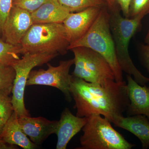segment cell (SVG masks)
<instances>
[{"label":"cell","mask_w":149,"mask_h":149,"mask_svg":"<svg viewBox=\"0 0 149 149\" xmlns=\"http://www.w3.org/2000/svg\"><path fill=\"white\" fill-rule=\"evenodd\" d=\"M141 50L143 61L149 72V44L143 45L141 47Z\"/></svg>","instance_id":"cell-25"},{"label":"cell","mask_w":149,"mask_h":149,"mask_svg":"<svg viewBox=\"0 0 149 149\" xmlns=\"http://www.w3.org/2000/svg\"><path fill=\"white\" fill-rule=\"evenodd\" d=\"M21 46L14 45L0 40V64L12 65L20 59Z\"/></svg>","instance_id":"cell-17"},{"label":"cell","mask_w":149,"mask_h":149,"mask_svg":"<svg viewBox=\"0 0 149 149\" xmlns=\"http://www.w3.org/2000/svg\"><path fill=\"white\" fill-rule=\"evenodd\" d=\"M5 123H6L2 119L0 118V133L1 132L2 130H3V128L5 124Z\"/></svg>","instance_id":"cell-27"},{"label":"cell","mask_w":149,"mask_h":149,"mask_svg":"<svg viewBox=\"0 0 149 149\" xmlns=\"http://www.w3.org/2000/svg\"><path fill=\"white\" fill-rule=\"evenodd\" d=\"M71 13L78 12L90 7L102 8L105 6L103 0H57Z\"/></svg>","instance_id":"cell-18"},{"label":"cell","mask_w":149,"mask_h":149,"mask_svg":"<svg viewBox=\"0 0 149 149\" xmlns=\"http://www.w3.org/2000/svg\"><path fill=\"white\" fill-rule=\"evenodd\" d=\"M74 59L61 61L58 66H52L47 63L48 69L32 70L26 83V86L40 85L51 86L57 88L63 93L68 102L72 100L70 87L72 77L70 70L74 64Z\"/></svg>","instance_id":"cell-8"},{"label":"cell","mask_w":149,"mask_h":149,"mask_svg":"<svg viewBox=\"0 0 149 149\" xmlns=\"http://www.w3.org/2000/svg\"><path fill=\"white\" fill-rule=\"evenodd\" d=\"M33 24L31 13L12 6L2 32L5 42L14 45H20Z\"/></svg>","instance_id":"cell-9"},{"label":"cell","mask_w":149,"mask_h":149,"mask_svg":"<svg viewBox=\"0 0 149 149\" xmlns=\"http://www.w3.org/2000/svg\"><path fill=\"white\" fill-rule=\"evenodd\" d=\"M48 0H13L12 6L27 11L30 13L37 9Z\"/></svg>","instance_id":"cell-22"},{"label":"cell","mask_w":149,"mask_h":149,"mask_svg":"<svg viewBox=\"0 0 149 149\" xmlns=\"http://www.w3.org/2000/svg\"><path fill=\"white\" fill-rule=\"evenodd\" d=\"M15 75V70L11 65L0 64V92L10 95Z\"/></svg>","instance_id":"cell-19"},{"label":"cell","mask_w":149,"mask_h":149,"mask_svg":"<svg viewBox=\"0 0 149 149\" xmlns=\"http://www.w3.org/2000/svg\"><path fill=\"white\" fill-rule=\"evenodd\" d=\"M14 112L12 97L7 93L0 92V118L6 123Z\"/></svg>","instance_id":"cell-21"},{"label":"cell","mask_w":149,"mask_h":149,"mask_svg":"<svg viewBox=\"0 0 149 149\" xmlns=\"http://www.w3.org/2000/svg\"><path fill=\"white\" fill-rule=\"evenodd\" d=\"M0 137L6 143L16 145L24 149H36L38 147L22 131L15 112L6 122L0 133Z\"/></svg>","instance_id":"cell-15"},{"label":"cell","mask_w":149,"mask_h":149,"mask_svg":"<svg viewBox=\"0 0 149 149\" xmlns=\"http://www.w3.org/2000/svg\"><path fill=\"white\" fill-rule=\"evenodd\" d=\"M109 11L120 10L122 15L128 17L130 0H103Z\"/></svg>","instance_id":"cell-23"},{"label":"cell","mask_w":149,"mask_h":149,"mask_svg":"<svg viewBox=\"0 0 149 149\" xmlns=\"http://www.w3.org/2000/svg\"><path fill=\"white\" fill-rule=\"evenodd\" d=\"M87 121V117L75 116L69 109L65 108L62 113L57 127L56 134L58 141L56 149H66L70 141L82 130Z\"/></svg>","instance_id":"cell-12"},{"label":"cell","mask_w":149,"mask_h":149,"mask_svg":"<svg viewBox=\"0 0 149 149\" xmlns=\"http://www.w3.org/2000/svg\"><path fill=\"white\" fill-rule=\"evenodd\" d=\"M69 45L63 23H36L33 24L22 40L20 54L64 55Z\"/></svg>","instance_id":"cell-4"},{"label":"cell","mask_w":149,"mask_h":149,"mask_svg":"<svg viewBox=\"0 0 149 149\" xmlns=\"http://www.w3.org/2000/svg\"><path fill=\"white\" fill-rule=\"evenodd\" d=\"M145 42H146V44H149V30L146 36Z\"/></svg>","instance_id":"cell-28"},{"label":"cell","mask_w":149,"mask_h":149,"mask_svg":"<svg viewBox=\"0 0 149 149\" xmlns=\"http://www.w3.org/2000/svg\"><path fill=\"white\" fill-rule=\"evenodd\" d=\"M109 12L111 30L120 68L127 74L133 75L134 80L139 85H146L148 83L149 78L144 76L136 68L128 50L130 40L139 29L144 15L129 18L123 16L120 10Z\"/></svg>","instance_id":"cell-2"},{"label":"cell","mask_w":149,"mask_h":149,"mask_svg":"<svg viewBox=\"0 0 149 149\" xmlns=\"http://www.w3.org/2000/svg\"><path fill=\"white\" fill-rule=\"evenodd\" d=\"M13 0H0V32H2L4 25L12 7Z\"/></svg>","instance_id":"cell-24"},{"label":"cell","mask_w":149,"mask_h":149,"mask_svg":"<svg viewBox=\"0 0 149 149\" xmlns=\"http://www.w3.org/2000/svg\"><path fill=\"white\" fill-rule=\"evenodd\" d=\"M110 121L100 115L93 114L87 117L82 128L81 146L77 149H130L135 144L130 143L113 128Z\"/></svg>","instance_id":"cell-5"},{"label":"cell","mask_w":149,"mask_h":149,"mask_svg":"<svg viewBox=\"0 0 149 149\" xmlns=\"http://www.w3.org/2000/svg\"><path fill=\"white\" fill-rule=\"evenodd\" d=\"M57 54L26 53L11 66L15 71L13 88L12 102L14 111L18 118L30 116L24 102V90L29 73L35 67L47 63L58 55Z\"/></svg>","instance_id":"cell-7"},{"label":"cell","mask_w":149,"mask_h":149,"mask_svg":"<svg viewBox=\"0 0 149 149\" xmlns=\"http://www.w3.org/2000/svg\"><path fill=\"white\" fill-rule=\"evenodd\" d=\"M102 8H88L70 14L63 22L70 45L79 40L87 33L95 21Z\"/></svg>","instance_id":"cell-10"},{"label":"cell","mask_w":149,"mask_h":149,"mask_svg":"<svg viewBox=\"0 0 149 149\" xmlns=\"http://www.w3.org/2000/svg\"><path fill=\"white\" fill-rule=\"evenodd\" d=\"M16 147L13 145H10L6 143L0 137V149H15Z\"/></svg>","instance_id":"cell-26"},{"label":"cell","mask_w":149,"mask_h":149,"mask_svg":"<svg viewBox=\"0 0 149 149\" xmlns=\"http://www.w3.org/2000/svg\"><path fill=\"white\" fill-rule=\"evenodd\" d=\"M70 50L74 55L72 76L89 83L100 84L108 80H115L111 67L101 55L85 47H76Z\"/></svg>","instance_id":"cell-6"},{"label":"cell","mask_w":149,"mask_h":149,"mask_svg":"<svg viewBox=\"0 0 149 149\" xmlns=\"http://www.w3.org/2000/svg\"><path fill=\"white\" fill-rule=\"evenodd\" d=\"M18 121L23 132L37 146L41 145L50 135L56 134L58 124V120L30 116L18 118Z\"/></svg>","instance_id":"cell-11"},{"label":"cell","mask_w":149,"mask_h":149,"mask_svg":"<svg viewBox=\"0 0 149 149\" xmlns=\"http://www.w3.org/2000/svg\"><path fill=\"white\" fill-rule=\"evenodd\" d=\"M149 13V0H130L128 9V17L138 15L144 16Z\"/></svg>","instance_id":"cell-20"},{"label":"cell","mask_w":149,"mask_h":149,"mask_svg":"<svg viewBox=\"0 0 149 149\" xmlns=\"http://www.w3.org/2000/svg\"><path fill=\"white\" fill-rule=\"evenodd\" d=\"M116 127L128 130L141 141L142 148H149V120L143 115L118 116L113 123Z\"/></svg>","instance_id":"cell-14"},{"label":"cell","mask_w":149,"mask_h":149,"mask_svg":"<svg viewBox=\"0 0 149 149\" xmlns=\"http://www.w3.org/2000/svg\"><path fill=\"white\" fill-rule=\"evenodd\" d=\"M71 13L57 0H48L31 13L33 23H63Z\"/></svg>","instance_id":"cell-16"},{"label":"cell","mask_w":149,"mask_h":149,"mask_svg":"<svg viewBox=\"0 0 149 149\" xmlns=\"http://www.w3.org/2000/svg\"><path fill=\"white\" fill-rule=\"evenodd\" d=\"M70 92L77 116L100 115L112 123L118 117L123 116L130 102L125 81L108 80L100 84L72 76Z\"/></svg>","instance_id":"cell-1"},{"label":"cell","mask_w":149,"mask_h":149,"mask_svg":"<svg viewBox=\"0 0 149 149\" xmlns=\"http://www.w3.org/2000/svg\"><path fill=\"white\" fill-rule=\"evenodd\" d=\"M127 92L130 104L125 112L127 116L143 115L149 120V87L141 85L127 74Z\"/></svg>","instance_id":"cell-13"},{"label":"cell","mask_w":149,"mask_h":149,"mask_svg":"<svg viewBox=\"0 0 149 149\" xmlns=\"http://www.w3.org/2000/svg\"><path fill=\"white\" fill-rule=\"evenodd\" d=\"M90 48L101 55L111 67L116 82L123 81L122 70L118 64L114 41L111 30L109 14L106 6L102 8L98 16L87 33L79 40L70 44L68 49L76 47Z\"/></svg>","instance_id":"cell-3"}]
</instances>
